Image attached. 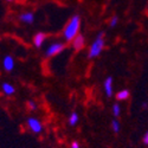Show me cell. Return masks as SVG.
Returning <instances> with one entry per match:
<instances>
[{
  "label": "cell",
  "instance_id": "30bf717a",
  "mask_svg": "<svg viewBox=\"0 0 148 148\" xmlns=\"http://www.w3.org/2000/svg\"><path fill=\"white\" fill-rule=\"evenodd\" d=\"M1 89H3L4 94H5V95H7V96L13 95V94H14V91H16L14 87H13V85H11L10 83H3V84H1Z\"/></svg>",
  "mask_w": 148,
  "mask_h": 148
},
{
  "label": "cell",
  "instance_id": "52a82bcc",
  "mask_svg": "<svg viewBox=\"0 0 148 148\" xmlns=\"http://www.w3.org/2000/svg\"><path fill=\"white\" fill-rule=\"evenodd\" d=\"M104 91H106V95L108 97H110L113 95V78L112 77H108L104 81Z\"/></svg>",
  "mask_w": 148,
  "mask_h": 148
},
{
  "label": "cell",
  "instance_id": "d6986e66",
  "mask_svg": "<svg viewBox=\"0 0 148 148\" xmlns=\"http://www.w3.org/2000/svg\"><path fill=\"white\" fill-rule=\"evenodd\" d=\"M7 1H13V0H7Z\"/></svg>",
  "mask_w": 148,
  "mask_h": 148
},
{
  "label": "cell",
  "instance_id": "ba28073f",
  "mask_svg": "<svg viewBox=\"0 0 148 148\" xmlns=\"http://www.w3.org/2000/svg\"><path fill=\"white\" fill-rule=\"evenodd\" d=\"M45 38H46V34H45V33H42V32L37 33V34L34 36V38H33V43H34V45H36L37 47H40V46L43 45Z\"/></svg>",
  "mask_w": 148,
  "mask_h": 148
},
{
  "label": "cell",
  "instance_id": "9c48e42d",
  "mask_svg": "<svg viewBox=\"0 0 148 148\" xmlns=\"http://www.w3.org/2000/svg\"><path fill=\"white\" fill-rule=\"evenodd\" d=\"M19 19H20L23 23H25V24H32V23L34 21V16L31 13V12H25V13L20 14Z\"/></svg>",
  "mask_w": 148,
  "mask_h": 148
},
{
  "label": "cell",
  "instance_id": "5b68a950",
  "mask_svg": "<svg viewBox=\"0 0 148 148\" xmlns=\"http://www.w3.org/2000/svg\"><path fill=\"white\" fill-rule=\"evenodd\" d=\"M72 43V47L75 49V50H81V49L84 47V44H85V39L82 34L77 36L76 38H73V40L71 42Z\"/></svg>",
  "mask_w": 148,
  "mask_h": 148
},
{
  "label": "cell",
  "instance_id": "277c9868",
  "mask_svg": "<svg viewBox=\"0 0 148 148\" xmlns=\"http://www.w3.org/2000/svg\"><path fill=\"white\" fill-rule=\"evenodd\" d=\"M63 50H64V44L63 43H53L46 49L45 56L46 57H53V56L60 53Z\"/></svg>",
  "mask_w": 148,
  "mask_h": 148
},
{
  "label": "cell",
  "instance_id": "7c38bea8",
  "mask_svg": "<svg viewBox=\"0 0 148 148\" xmlns=\"http://www.w3.org/2000/svg\"><path fill=\"white\" fill-rule=\"evenodd\" d=\"M128 97H129V91L128 90H121L116 95V98L119 101H126Z\"/></svg>",
  "mask_w": 148,
  "mask_h": 148
},
{
  "label": "cell",
  "instance_id": "ac0fdd59",
  "mask_svg": "<svg viewBox=\"0 0 148 148\" xmlns=\"http://www.w3.org/2000/svg\"><path fill=\"white\" fill-rule=\"evenodd\" d=\"M142 140H143V143H145V145H148V132L143 135V139H142Z\"/></svg>",
  "mask_w": 148,
  "mask_h": 148
},
{
  "label": "cell",
  "instance_id": "e0dca14e",
  "mask_svg": "<svg viewBox=\"0 0 148 148\" xmlns=\"http://www.w3.org/2000/svg\"><path fill=\"white\" fill-rule=\"evenodd\" d=\"M70 148H81V146H79V143H78L77 141H73V142L70 145Z\"/></svg>",
  "mask_w": 148,
  "mask_h": 148
},
{
  "label": "cell",
  "instance_id": "4fadbf2b",
  "mask_svg": "<svg viewBox=\"0 0 148 148\" xmlns=\"http://www.w3.org/2000/svg\"><path fill=\"white\" fill-rule=\"evenodd\" d=\"M112 129L114 133H119L120 132V122L117 120H113L112 122Z\"/></svg>",
  "mask_w": 148,
  "mask_h": 148
},
{
  "label": "cell",
  "instance_id": "8992f818",
  "mask_svg": "<svg viewBox=\"0 0 148 148\" xmlns=\"http://www.w3.org/2000/svg\"><path fill=\"white\" fill-rule=\"evenodd\" d=\"M3 65H4V69L6 71H12L14 69V60L11 56H6L3 60Z\"/></svg>",
  "mask_w": 148,
  "mask_h": 148
},
{
  "label": "cell",
  "instance_id": "2e32d148",
  "mask_svg": "<svg viewBox=\"0 0 148 148\" xmlns=\"http://www.w3.org/2000/svg\"><path fill=\"white\" fill-rule=\"evenodd\" d=\"M117 21H119V19H117V17L115 16V17H113L112 18V20H110V27H114V26H116V24H117Z\"/></svg>",
  "mask_w": 148,
  "mask_h": 148
},
{
  "label": "cell",
  "instance_id": "7a4b0ae2",
  "mask_svg": "<svg viewBox=\"0 0 148 148\" xmlns=\"http://www.w3.org/2000/svg\"><path fill=\"white\" fill-rule=\"evenodd\" d=\"M103 47H104V33L101 32L100 34L97 36V38L95 39V42L91 44V47L89 50L88 57L89 58H94V57L100 56L102 50H103Z\"/></svg>",
  "mask_w": 148,
  "mask_h": 148
},
{
  "label": "cell",
  "instance_id": "6da1fadb",
  "mask_svg": "<svg viewBox=\"0 0 148 148\" xmlns=\"http://www.w3.org/2000/svg\"><path fill=\"white\" fill-rule=\"evenodd\" d=\"M81 27V18L79 16H73L69 23L66 24V26L63 30V37L66 42H72L73 38H76L78 36V31Z\"/></svg>",
  "mask_w": 148,
  "mask_h": 148
},
{
  "label": "cell",
  "instance_id": "3957f363",
  "mask_svg": "<svg viewBox=\"0 0 148 148\" xmlns=\"http://www.w3.org/2000/svg\"><path fill=\"white\" fill-rule=\"evenodd\" d=\"M27 128L30 129V132H32L33 134H40L44 129L43 123L40 120H38L37 117H29L26 121Z\"/></svg>",
  "mask_w": 148,
  "mask_h": 148
},
{
  "label": "cell",
  "instance_id": "8fae6325",
  "mask_svg": "<svg viewBox=\"0 0 148 148\" xmlns=\"http://www.w3.org/2000/svg\"><path fill=\"white\" fill-rule=\"evenodd\" d=\"M78 120H79L78 114L73 112L72 114H70V116H69V120H68V121H69V125L73 127V126H76L77 123H78Z\"/></svg>",
  "mask_w": 148,
  "mask_h": 148
},
{
  "label": "cell",
  "instance_id": "9a60e30c",
  "mask_svg": "<svg viewBox=\"0 0 148 148\" xmlns=\"http://www.w3.org/2000/svg\"><path fill=\"white\" fill-rule=\"evenodd\" d=\"M27 108H29L30 110H36V109H37V104H36V102H33V101H29V102H27Z\"/></svg>",
  "mask_w": 148,
  "mask_h": 148
},
{
  "label": "cell",
  "instance_id": "5bb4252c",
  "mask_svg": "<svg viewBox=\"0 0 148 148\" xmlns=\"http://www.w3.org/2000/svg\"><path fill=\"white\" fill-rule=\"evenodd\" d=\"M112 110H113V115L114 116H119L121 114V108H120V104H117V103L113 106V109Z\"/></svg>",
  "mask_w": 148,
  "mask_h": 148
}]
</instances>
